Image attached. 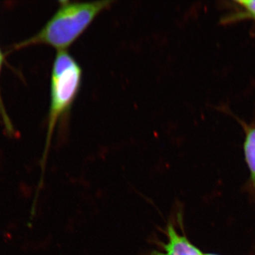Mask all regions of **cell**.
I'll use <instances>...</instances> for the list:
<instances>
[{"label": "cell", "mask_w": 255, "mask_h": 255, "mask_svg": "<svg viewBox=\"0 0 255 255\" xmlns=\"http://www.w3.org/2000/svg\"><path fill=\"white\" fill-rule=\"evenodd\" d=\"M54 14L36 34L20 42L16 49L46 45L57 51L70 48L87 31L97 16L109 9L113 1H60Z\"/></svg>", "instance_id": "6da1fadb"}, {"label": "cell", "mask_w": 255, "mask_h": 255, "mask_svg": "<svg viewBox=\"0 0 255 255\" xmlns=\"http://www.w3.org/2000/svg\"><path fill=\"white\" fill-rule=\"evenodd\" d=\"M83 70L67 50L58 51L50 79V105L48 113L46 155L57 124L68 115L80 93Z\"/></svg>", "instance_id": "7a4b0ae2"}, {"label": "cell", "mask_w": 255, "mask_h": 255, "mask_svg": "<svg viewBox=\"0 0 255 255\" xmlns=\"http://www.w3.org/2000/svg\"><path fill=\"white\" fill-rule=\"evenodd\" d=\"M166 233L167 242L162 245V251L152 252L150 255H204L185 236L179 234L171 223Z\"/></svg>", "instance_id": "3957f363"}, {"label": "cell", "mask_w": 255, "mask_h": 255, "mask_svg": "<svg viewBox=\"0 0 255 255\" xmlns=\"http://www.w3.org/2000/svg\"><path fill=\"white\" fill-rule=\"evenodd\" d=\"M245 153L248 167L251 172L252 179L255 183V128L251 129L247 134Z\"/></svg>", "instance_id": "277c9868"}, {"label": "cell", "mask_w": 255, "mask_h": 255, "mask_svg": "<svg viewBox=\"0 0 255 255\" xmlns=\"http://www.w3.org/2000/svg\"><path fill=\"white\" fill-rule=\"evenodd\" d=\"M3 63V56L1 54V50H0V73H1V65ZM0 114H1V118L4 121V124H6V128L9 131H11L12 130V126H11V122L7 114H6V111H5L4 104H3L2 98H1V90H0Z\"/></svg>", "instance_id": "5b68a950"}, {"label": "cell", "mask_w": 255, "mask_h": 255, "mask_svg": "<svg viewBox=\"0 0 255 255\" xmlns=\"http://www.w3.org/2000/svg\"><path fill=\"white\" fill-rule=\"evenodd\" d=\"M238 2L243 4L247 10L255 17V0H243V1H238Z\"/></svg>", "instance_id": "8992f818"}, {"label": "cell", "mask_w": 255, "mask_h": 255, "mask_svg": "<svg viewBox=\"0 0 255 255\" xmlns=\"http://www.w3.org/2000/svg\"><path fill=\"white\" fill-rule=\"evenodd\" d=\"M210 255V254H209V255Z\"/></svg>", "instance_id": "52a82bcc"}]
</instances>
